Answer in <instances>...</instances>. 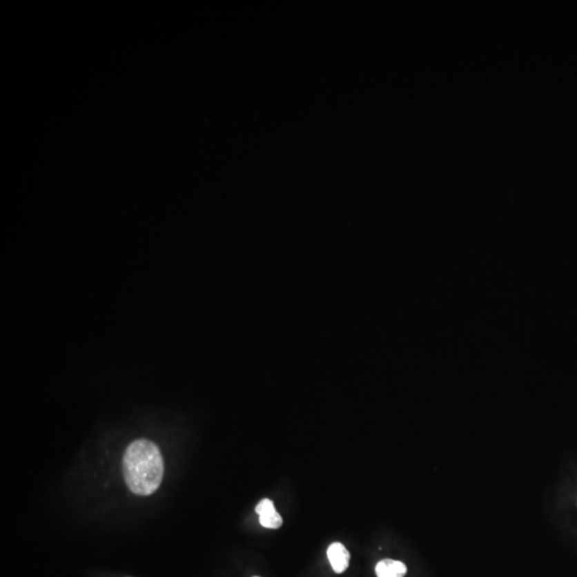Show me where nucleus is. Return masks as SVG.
Listing matches in <instances>:
<instances>
[{"label": "nucleus", "mask_w": 577, "mask_h": 577, "mask_svg": "<svg viewBox=\"0 0 577 577\" xmlns=\"http://www.w3.org/2000/svg\"><path fill=\"white\" fill-rule=\"evenodd\" d=\"M327 557L331 563V568L337 574H341L349 568L350 565V553L342 543L335 542L329 545L327 549Z\"/></svg>", "instance_id": "nucleus-3"}, {"label": "nucleus", "mask_w": 577, "mask_h": 577, "mask_svg": "<svg viewBox=\"0 0 577 577\" xmlns=\"http://www.w3.org/2000/svg\"><path fill=\"white\" fill-rule=\"evenodd\" d=\"M124 480L133 493L148 496L159 489L164 477L159 448L147 440L130 444L124 456Z\"/></svg>", "instance_id": "nucleus-1"}, {"label": "nucleus", "mask_w": 577, "mask_h": 577, "mask_svg": "<svg viewBox=\"0 0 577 577\" xmlns=\"http://www.w3.org/2000/svg\"><path fill=\"white\" fill-rule=\"evenodd\" d=\"M255 577H258V576H255Z\"/></svg>", "instance_id": "nucleus-5"}, {"label": "nucleus", "mask_w": 577, "mask_h": 577, "mask_svg": "<svg viewBox=\"0 0 577 577\" xmlns=\"http://www.w3.org/2000/svg\"><path fill=\"white\" fill-rule=\"evenodd\" d=\"M407 572V568L404 563L393 559H384L375 567L378 577H404Z\"/></svg>", "instance_id": "nucleus-4"}, {"label": "nucleus", "mask_w": 577, "mask_h": 577, "mask_svg": "<svg viewBox=\"0 0 577 577\" xmlns=\"http://www.w3.org/2000/svg\"><path fill=\"white\" fill-rule=\"evenodd\" d=\"M256 512L259 514V520L263 527L278 529L284 523L282 516L276 511L274 502L271 499H262L256 507Z\"/></svg>", "instance_id": "nucleus-2"}]
</instances>
